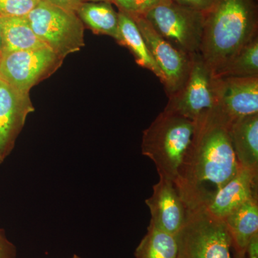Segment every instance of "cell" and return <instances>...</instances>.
Masks as SVG:
<instances>
[{
	"label": "cell",
	"mask_w": 258,
	"mask_h": 258,
	"mask_svg": "<svg viewBox=\"0 0 258 258\" xmlns=\"http://www.w3.org/2000/svg\"><path fill=\"white\" fill-rule=\"evenodd\" d=\"M228 125L212 109L196 120L192 142L174 182L187 209L206 205L240 170Z\"/></svg>",
	"instance_id": "cell-1"
},
{
	"label": "cell",
	"mask_w": 258,
	"mask_h": 258,
	"mask_svg": "<svg viewBox=\"0 0 258 258\" xmlns=\"http://www.w3.org/2000/svg\"><path fill=\"white\" fill-rule=\"evenodd\" d=\"M205 13L200 54L216 76L257 36L253 0H212Z\"/></svg>",
	"instance_id": "cell-2"
},
{
	"label": "cell",
	"mask_w": 258,
	"mask_h": 258,
	"mask_svg": "<svg viewBox=\"0 0 258 258\" xmlns=\"http://www.w3.org/2000/svg\"><path fill=\"white\" fill-rule=\"evenodd\" d=\"M195 128L196 121L163 111L144 131L142 153L154 163L159 178L175 182Z\"/></svg>",
	"instance_id": "cell-3"
},
{
	"label": "cell",
	"mask_w": 258,
	"mask_h": 258,
	"mask_svg": "<svg viewBox=\"0 0 258 258\" xmlns=\"http://www.w3.org/2000/svg\"><path fill=\"white\" fill-rule=\"evenodd\" d=\"M175 236L177 258H231L225 222L204 206L187 209L184 225Z\"/></svg>",
	"instance_id": "cell-4"
},
{
	"label": "cell",
	"mask_w": 258,
	"mask_h": 258,
	"mask_svg": "<svg viewBox=\"0 0 258 258\" xmlns=\"http://www.w3.org/2000/svg\"><path fill=\"white\" fill-rule=\"evenodd\" d=\"M27 18L40 40L63 59L84 46V26L74 12L40 1Z\"/></svg>",
	"instance_id": "cell-5"
},
{
	"label": "cell",
	"mask_w": 258,
	"mask_h": 258,
	"mask_svg": "<svg viewBox=\"0 0 258 258\" xmlns=\"http://www.w3.org/2000/svg\"><path fill=\"white\" fill-rule=\"evenodd\" d=\"M153 28L176 49L191 55L200 53L205 13L169 0L144 15Z\"/></svg>",
	"instance_id": "cell-6"
},
{
	"label": "cell",
	"mask_w": 258,
	"mask_h": 258,
	"mask_svg": "<svg viewBox=\"0 0 258 258\" xmlns=\"http://www.w3.org/2000/svg\"><path fill=\"white\" fill-rule=\"evenodd\" d=\"M62 60L47 46L5 52L0 56V79L19 91L30 93L35 84L53 74Z\"/></svg>",
	"instance_id": "cell-7"
},
{
	"label": "cell",
	"mask_w": 258,
	"mask_h": 258,
	"mask_svg": "<svg viewBox=\"0 0 258 258\" xmlns=\"http://www.w3.org/2000/svg\"><path fill=\"white\" fill-rule=\"evenodd\" d=\"M215 77L200 53L191 55L187 79L177 92L169 97L164 111L196 121L215 104Z\"/></svg>",
	"instance_id": "cell-8"
},
{
	"label": "cell",
	"mask_w": 258,
	"mask_h": 258,
	"mask_svg": "<svg viewBox=\"0 0 258 258\" xmlns=\"http://www.w3.org/2000/svg\"><path fill=\"white\" fill-rule=\"evenodd\" d=\"M130 16L137 23L153 58L164 75L163 85L169 98L182 87L187 79L191 55L181 52L166 41L142 15Z\"/></svg>",
	"instance_id": "cell-9"
},
{
	"label": "cell",
	"mask_w": 258,
	"mask_h": 258,
	"mask_svg": "<svg viewBox=\"0 0 258 258\" xmlns=\"http://www.w3.org/2000/svg\"><path fill=\"white\" fill-rule=\"evenodd\" d=\"M215 93L212 110L228 125L258 114V77H215Z\"/></svg>",
	"instance_id": "cell-10"
},
{
	"label": "cell",
	"mask_w": 258,
	"mask_h": 258,
	"mask_svg": "<svg viewBox=\"0 0 258 258\" xmlns=\"http://www.w3.org/2000/svg\"><path fill=\"white\" fill-rule=\"evenodd\" d=\"M34 111L30 93L19 91L0 79V164L14 149L28 115Z\"/></svg>",
	"instance_id": "cell-11"
},
{
	"label": "cell",
	"mask_w": 258,
	"mask_h": 258,
	"mask_svg": "<svg viewBox=\"0 0 258 258\" xmlns=\"http://www.w3.org/2000/svg\"><path fill=\"white\" fill-rule=\"evenodd\" d=\"M145 203L150 210L149 225L175 236L184 225L187 208L171 180L159 178Z\"/></svg>",
	"instance_id": "cell-12"
},
{
	"label": "cell",
	"mask_w": 258,
	"mask_h": 258,
	"mask_svg": "<svg viewBox=\"0 0 258 258\" xmlns=\"http://www.w3.org/2000/svg\"><path fill=\"white\" fill-rule=\"evenodd\" d=\"M258 172L241 166L240 170L204 205L210 213L222 219L257 195Z\"/></svg>",
	"instance_id": "cell-13"
},
{
	"label": "cell",
	"mask_w": 258,
	"mask_h": 258,
	"mask_svg": "<svg viewBox=\"0 0 258 258\" xmlns=\"http://www.w3.org/2000/svg\"><path fill=\"white\" fill-rule=\"evenodd\" d=\"M237 258H245L250 240L258 234V200L252 197L223 219Z\"/></svg>",
	"instance_id": "cell-14"
},
{
	"label": "cell",
	"mask_w": 258,
	"mask_h": 258,
	"mask_svg": "<svg viewBox=\"0 0 258 258\" xmlns=\"http://www.w3.org/2000/svg\"><path fill=\"white\" fill-rule=\"evenodd\" d=\"M228 129L240 165L258 172V114L236 120Z\"/></svg>",
	"instance_id": "cell-15"
},
{
	"label": "cell",
	"mask_w": 258,
	"mask_h": 258,
	"mask_svg": "<svg viewBox=\"0 0 258 258\" xmlns=\"http://www.w3.org/2000/svg\"><path fill=\"white\" fill-rule=\"evenodd\" d=\"M117 42L132 52L137 64L150 71L159 78L161 83H164V75L153 58L137 23L132 16L122 11L118 12V40Z\"/></svg>",
	"instance_id": "cell-16"
},
{
	"label": "cell",
	"mask_w": 258,
	"mask_h": 258,
	"mask_svg": "<svg viewBox=\"0 0 258 258\" xmlns=\"http://www.w3.org/2000/svg\"><path fill=\"white\" fill-rule=\"evenodd\" d=\"M0 26L3 45L2 53L46 47L32 30L27 17L0 18Z\"/></svg>",
	"instance_id": "cell-17"
},
{
	"label": "cell",
	"mask_w": 258,
	"mask_h": 258,
	"mask_svg": "<svg viewBox=\"0 0 258 258\" xmlns=\"http://www.w3.org/2000/svg\"><path fill=\"white\" fill-rule=\"evenodd\" d=\"M111 4L108 2H83L76 14L95 33L108 35L118 41V12H115Z\"/></svg>",
	"instance_id": "cell-18"
},
{
	"label": "cell",
	"mask_w": 258,
	"mask_h": 258,
	"mask_svg": "<svg viewBox=\"0 0 258 258\" xmlns=\"http://www.w3.org/2000/svg\"><path fill=\"white\" fill-rule=\"evenodd\" d=\"M176 236L149 225L134 252L135 258H177Z\"/></svg>",
	"instance_id": "cell-19"
},
{
	"label": "cell",
	"mask_w": 258,
	"mask_h": 258,
	"mask_svg": "<svg viewBox=\"0 0 258 258\" xmlns=\"http://www.w3.org/2000/svg\"><path fill=\"white\" fill-rule=\"evenodd\" d=\"M215 77H258V37L245 45Z\"/></svg>",
	"instance_id": "cell-20"
},
{
	"label": "cell",
	"mask_w": 258,
	"mask_h": 258,
	"mask_svg": "<svg viewBox=\"0 0 258 258\" xmlns=\"http://www.w3.org/2000/svg\"><path fill=\"white\" fill-rule=\"evenodd\" d=\"M41 0H0V18H26Z\"/></svg>",
	"instance_id": "cell-21"
},
{
	"label": "cell",
	"mask_w": 258,
	"mask_h": 258,
	"mask_svg": "<svg viewBox=\"0 0 258 258\" xmlns=\"http://www.w3.org/2000/svg\"><path fill=\"white\" fill-rule=\"evenodd\" d=\"M169 0H112V3L118 7L119 11L130 15L147 14L153 8Z\"/></svg>",
	"instance_id": "cell-22"
},
{
	"label": "cell",
	"mask_w": 258,
	"mask_h": 258,
	"mask_svg": "<svg viewBox=\"0 0 258 258\" xmlns=\"http://www.w3.org/2000/svg\"><path fill=\"white\" fill-rule=\"evenodd\" d=\"M16 257V247L13 242L8 240L5 231L0 228V258Z\"/></svg>",
	"instance_id": "cell-23"
},
{
	"label": "cell",
	"mask_w": 258,
	"mask_h": 258,
	"mask_svg": "<svg viewBox=\"0 0 258 258\" xmlns=\"http://www.w3.org/2000/svg\"><path fill=\"white\" fill-rule=\"evenodd\" d=\"M176 4L191 8V9L205 12L210 8L212 0H172Z\"/></svg>",
	"instance_id": "cell-24"
},
{
	"label": "cell",
	"mask_w": 258,
	"mask_h": 258,
	"mask_svg": "<svg viewBox=\"0 0 258 258\" xmlns=\"http://www.w3.org/2000/svg\"><path fill=\"white\" fill-rule=\"evenodd\" d=\"M41 1L76 13L83 3V0H41Z\"/></svg>",
	"instance_id": "cell-25"
},
{
	"label": "cell",
	"mask_w": 258,
	"mask_h": 258,
	"mask_svg": "<svg viewBox=\"0 0 258 258\" xmlns=\"http://www.w3.org/2000/svg\"><path fill=\"white\" fill-rule=\"evenodd\" d=\"M249 258H258V234L252 237L247 247Z\"/></svg>",
	"instance_id": "cell-26"
},
{
	"label": "cell",
	"mask_w": 258,
	"mask_h": 258,
	"mask_svg": "<svg viewBox=\"0 0 258 258\" xmlns=\"http://www.w3.org/2000/svg\"><path fill=\"white\" fill-rule=\"evenodd\" d=\"M2 50H3V45H2V31L1 26H0V56H1Z\"/></svg>",
	"instance_id": "cell-27"
},
{
	"label": "cell",
	"mask_w": 258,
	"mask_h": 258,
	"mask_svg": "<svg viewBox=\"0 0 258 258\" xmlns=\"http://www.w3.org/2000/svg\"><path fill=\"white\" fill-rule=\"evenodd\" d=\"M84 1H88V2H108V3H112V0H83Z\"/></svg>",
	"instance_id": "cell-28"
},
{
	"label": "cell",
	"mask_w": 258,
	"mask_h": 258,
	"mask_svg": "<svg viewBox=\"0 0 258 258\" xmlns=\"http://www.w3.org/2000/svg\"><path fill=\"white\" fill-rule=\"evenodd\" d=\"M71 258H82V257H80V256H79V255H76V254H74V255L73 256V257H71Z\"/></svg>",
	"instance_id": "cell-29"
}]
</instances>
